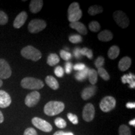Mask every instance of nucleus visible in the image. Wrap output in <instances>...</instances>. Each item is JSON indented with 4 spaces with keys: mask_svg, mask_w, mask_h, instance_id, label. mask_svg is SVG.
<instances>
[{
    "mask_svg": "<svg viewBox=\"0 0 135 135\" xmlns=\"http://www.w3.org/2000/svg\"><path fill=\"white\" fill-rule=\"evenodd\" d=\"M65 109V104L63 102L51 101L44 107V112L46 115L53 116L61 113Z\"/></svg>",
    "mask_w": 135,
    "mask_h": 135,
    "instance_id": "1",
    "label": "nucleus"
},
{
    "mask_svg": "<svg viewBox=\"0 0 135 135\" xmlns=\"http://www.w3.org/2000/svg\"><path fill=\"white\" fill-rule=\"evenodd\" d=\"M21 55L27 60H31L33 61H38L42 56L41 52L32 46H27L23 48L21 51Z\"/></svg>",
    "mask_w": 135,
    "mask_h": 135,
    "instance_id": "2",
    "label": "nucleus"
},
{
    "mask_svg": "<svg viewBox=\"0 0 135 135\" xmlns=\"http://www.w3.org/2000/svg\"><path fill=\"white\" fill-rule=\"evenodd\" d=\"M82 11L80 8V4L77 2H73L70 5L68 9V18L71 23L77 22L82 17Z\"/></svg>",
    "mask_w": 135,
    "mask_h": 135,
    "instance_id": "3",
    "label": "nucleus"
},
{
    "mask_svg": "<svg viewBox=\"0 0 135 135\" xmlns=\"http://www.w3.org/2000/svg\"><path fill=\"white\" fill-rule=\"evenodd\" d=\"M21 85L25 89H40L43 88L45 84L39 79L33 77H26L21 80Z\"/></svg>",
    "mask_w": 135,
    "mask_h": 135,
    "instance_id": "4",
    "label": "nucleus"
},
{
    "mask_svg": "<svg viewBox=\"0 0 135 135\" xmlns=\"http://www.w3.org/2000/svg\"><path fill=\"white\" fill-rule=\"evenodd\" d=\"M116 101L114 98L110 96L105 97L101 99L99 103V108L104 113H108L113 110L115 108Z\"/></svg>",
    "mask_w": 135,
    "mask_h": 135,
    "instance_id": "5",
    "label": "nucleus"
},
{
    "mask_svg": "<svg viewBox=\"0 0 135 135\" xmlns=\"http://www.w3.org/2000/svg\"><path fill=\"white\" fill-rule=\"evenodd\" d=\"M46 27V23L43 20L34 19L30 22L28 28L31 33H38Z\"/></svg>",
    "mask_w": 135,
    "mask_h": 135,
    "instance_id": "6",
    "label": "nucleus"
},
{
    "mask_svg": "<svg viewBox=\"0 0 135 135\" xmlns=\"http://www.w3.org/2000/svg\"><path fill=\"white\" fill-rule=\"evenodd\" d=\"M32 124H33L35 127L40 129L42 131L46 133H49L52 131L53 127H52L51 124L49 123L48 121L44 120L40 118L35 117L32 119L31 120Z\"/></svg>",
    "mask_w": 135,
    "mask_h": 135,
    "instance_id": "7",
    "label": "nucleus"
},
{
    "mask_svg": "<svg viewBox=\"0 0 135 135\" xmlns=\"http://www.w3.org/2000/svg\"><path fill=\"white\" fill-rule=\"evenodd\" d=\"M114 20L116 21L118 26L121 28H127L129 25V20L128 16L124 12L121 11H116L113 13Z\"/></svg>",
    "mask_w": 135,
    "mask_h": 135,
    "instance_id": "8",
    "label": "nucleus"
},
{
    "mask_svg": "<svg viewBox=\"0 0 135 135\" xmlns=\"http://www.w3.org/2000/svg\"><path fill=\"white\" fill-rule=\"evenodd\" d=\"M11 74V67L8 62L4 59L0 58V79L6 80L9 78Z\"/></svg>",
    "mask_w": 135,
    "mask_h": 135,
    "instance_id": "9",
    "label": "nucleus"
},
{
    "mask_svg": "<svg viewBox=\"0 0 135 135\" xmlns=\"http://www.w3.org/2000/svg\"><path fill=\"white\" fill-rule=\"evenodd\" d=\"M40 98H41V94L40 93L36 91H34L28 94L25 98V104L28 107H33L38 103L40 100Z\"/></svg>",
    "mask_w": 135,
    "mask_h": 135,
    "instance_id": "10",
    "label": "nucleus"
},
{
    "mask_svg": "<svg viewBox=\"0 0 135 135\" xmlns=\"http://www.w3.org/2000/svg\"><path fill=\"white\" fill-rule=\"evenodd\" d=\"M95 115V109L91 103H88L84 106L83 110L82 116L83 119L87 122H90L94 119Z\"/></svg>",
    "mask_w": 135,
    "mask_h": 135,
    "instance_id": "11",
    "label": "nucleus"
},
{
    "mask_svg": "<svg viewBox=\"0 0 135 135\" xmlns=\"http://www.w3.org/2000/svg\"><path fill=\"white\" fill-rule=\"evenodd\" d=\"M27 18H28V15L25 11H22L20 14H18L13 22L14 28L19 29L21 26H23L26 22Z\"/></svg>",
    "mask_w": 135,
    "mask_h": 135,
    "instance_id": "12",
    "label": "nucleus"
},
{
    "mask_svg": "<svg viewBox=\"0 0 135 135\" xmlns=\"http://www.w3.org/2000/svg\"><path fill=\"white\" fill-rule=\"evenodd\" d=\"M11 103V98L9 94L3 90H0V108H6Z\"/></svg>",
    "mask_w": 135,
    "mask_h": 135,
    "instance_id": "13",
    "label": "nucleus"
},
{
    "mask_svg": "<svg viewBox=\"0 0 135 135\" xmlns=\"http://www.w3.org/2000/svg\"><path fill=\"white\" fill-rule=\"evenodd\" d=\"M97 90V87L94 85L90 86L85 88L81 92V98L84 100H88L93 97L96 94Z\"/></svg>",
    "mask_w": 135,
    "mask_h": 135,
    "instance_id": "14",
    "label": "nucleus"
},
{
    "mask_svg": "<svg viewBox=\"0 0 135 135\" xmlns=\"http://www.w3.org/2000/svg\"><path fill=\"white\" fill-rule=\"evenodd\" d=\"M43 6L42 0H32L30 4V9L31 13H37L41 11Z\"/></svg>",
    "mask_w": 135,
    "mask_h": 135,
    "instance_id": "15",
    "label": "nucleus"
},
{
    "mask_svg": "<svg viewBox=\"0 0 135 135\" xmlns=\"http://www.w3.org/2000/svg\"><path fill=\"white\" fill-rule=\"evenodd\" d=\"M131 59L128 56L123 57L121 58L118 63V68L121 71H125L131 66Z\"/></svg>",
    "mask_w": 135,
    "mask_h": 135,
    "instance_id": "16",
    "label": "nucleus"
},
{
    "mask_svg": "<svg viewBox=\"0 0 135 135\" xmlns=\"http://www.w3.org/2000/svg\"><path fill=\"white\" fill-rule=\"evenodd\" d=\"M70 26L72 29H75L79 33L83 35H86L88 33L87 29L85 25L83 24L80 21L74 22V23H70Z\"/></svg>",
    "mask_w": 135,
    "mask_h": 135,
    "instance_id": "17",
    "label": "nucleus"
},
{
    "mask_svg": "<svg viewBox=\"0 0 135 135\" xmlns=\"http://www.w3.org/2000/svg\"><path fill=\"white\" fill-rule=\"evenodd\" d=\"M98 38L99 40L103 42H108L111 41L113 38V35L109 30H105L100 32L98 35Z\"/></svg>",
    "mask_w": 135,
    "mask_h": 135,
    "instance_id": "18",
    "label": "nucleus"
},
{
    "mask_svg": "<svg viewBox=\"0 0 135 135\" xmlns=\"http://www.w3.org/2000/svg\"><path fill=\"white\" fill-rule=\"evenodd\" d=\"M135 76L131 73L128 75H124L121 77V81L123 84L128 83L129 84L130 88H134L135 87Z\"/></svg>",
    "mask_w": 135,
    "mask_h": 135,
    "instance_id": "19",
    "label": "nucleus"
},
{
    "mask_svg": "<svg viewBox=\"0 0 135 135\" xmlns=\"http://www.w3.org/2000/svg\"><path fill=\"white\" fill-rule=\"evenodd\" d=\"M45 81H46L47 85L51 89H53V90H56L60 86L58 81L56 80L55 78L52 76H46V78H45Z\"/></svg>",
    "mask_w": 135,
    "mask_h": 135,
    "instance_id": "20",
    "label": "nucleus"
},
{
    "mask_svg": "<svg viewBox=\"0 0 135 135\" xmlns=\"http://www.w3.org/2000/svg\"><path fill=\"white\" fill-rule=\"evenodd\" d=\"M119 48L117 46H112L108 51V56L111 60H114L119 55Z\"/></svg>",
    "mask_w": 135,
    "mask_h": 135,
    "instance_id": "21",
    "label": "nucleus"
},
{
    "mask_svg": "<svg viewBox=\"0 0 135 135\" xmlns=\"http://www.w3.org/2000/svg\"><path fill=\"white\" fill-rule=\"evenodd\" d=\"M60 58L56 54L51 53L47 58V63L50 66H54L60 62Z\"/></svg>",
    "mask_w": 135,
    "mask_h": 135,
    "instance_id": "22",
    "label": "nucleus"
},
{
    "mask_svg": "<svg viewBox=\"0 0 135 135\" xmlns=\"http://www.w3.org/2000/svg\"><path fill=\"white\" fill-rule=\"evenodd\" d=\"M88 78L92 85H94L98 81V73L94 69H89Z\"/></svg>",
    "mask_w": 135,
    "mask_h": 135,
    "instance_id": "23",
    "label": "nucleus"
},
{
    "mask_svg": "<svg viewBox=\"0 0 135 135\" xmlns=\"http://www.w3.org/2000/svg\"><path fill=\"white\" fill-rule=\"evenodd\" d=\"M89 70V68H88V67H86L83 70L78 71V73H76L75 75V78L78 81H82L86 80L88 77V74Z\"/></svg>",
    "mask_w": 135,
    "mask_h": 135,
    "instance_id": "24",
    "label": "nucleus"
},
{
    "mask_svg": "<svg viewBox=\"0 0 135 135\" xmlns=\"http://www.w3.org/2000/svg\"><path fill=\"white\" fill-rule=\"evenodd\" d=\"M103 11V8L102 6L98 5H93L90 6L88 9V13L91 16H95L98 14H100Z\"/></svg>",
    "mask_w": 135,
    "mask_h": 135,
    "instance_id": "25",
    "label": "nucleus"
},
{
    "mask_svg": "<svg viewBox=\"0 0 135 135\" xmlns=\"http://www.w3.org/2000/svg\"><path fill=\"white\" fill-rule=\"evenodd\" d=\"M97 73L103 80L105 81H108L110 79L108 73L103 68H98Z\"/></svg>",
    "mask_w": 135,
    "mask_h": 135,
    "instance_id": "26",
    "label": "nucleus"
},
{
    "mask_svg": "<svg viewBox=\"0 0 135 135\" xmlns=\"http://www.w3.org/2000/svg\"><path fill=\"white\" fill-rule=\"evenodd\" d=\"M89 29L93 32L97 33V32L99 31L101 29L100 25H99V23L97 21H93L89 23Z\"/></svg>",
    "mask_w": 135,
    "mask_h": 135,
    "instance_id": "27",
    "label": "nucleus"
},
{
    "mask_svg": "<svg viewBox=\"0 0 135 135\" xmlns=\"http://www.w3.org/2000/svg\"><path fill=\"white\" fill-rule=\"evenodd\" d=\"M119 135H131L129 128L125 124H122L119 128Z\"/></svg>",
    "mask_w": 135,
    "mask_h": 135,
    "instance_id": "28",
    "label": "nucleus"
},
{
    "mask_svg": "<svg viewBox=\"0 0 135 135\" xmlns=\"http://www.w3.org/2000/svg\"><path fill=\"white\" fill-rule=\"evenodd\" d=\"M81 54L82 56H86L88 57V58L91 60L93 57V51L91 49H89L88 48H83L81 49Z\"/></svg>",
    "mask_w": 135,
    "mask_h": 135,
    "instance_id": "29",
    "label": "nucleus"
},
{
    "mask_svg": "<svg viewBox=\"0 0 135 135\" xmlns=\"http://www.w3.org/2000/svg\"><path fill=\"white\" fill-rule=\"evenodd\" d=\"M55 124L57 127L61 129L66 128V122L65 119L61 118H56L55 120Z\"/></svg>",
    "mask_w": 135,
    "mask_h": 135,
    "instance_id": "30",
    "label": "nucleus"
},
{
    "mask_svg": "<svg viewBox=\"0 0 135 135\" xmlns=\"http://www.w3.org/2000/svg\"><path fill=\"white\" fill-rule=\"evenodd\" d=\"M69 40L72 43H80L83 41V38L81 35H72L69 37Z\"/></svg>",
    "mask_w": 135,
    "mask_h": 135,
    "instance_id": "31",
    "label": "nucleus"
},
{
    "mask_svg": "<svg viewBox=\"0 0 135 135\" xmlns=\"http://www.w3.org/2000/svg\"><path fill=\"white\" fill-rule=\"evenodd\" d=\"M60 54L61 58L65 61L70 60L72 57V55L70 53V52H68L66 51L63 50L60 51Z\"/></svg>",
    "mask_w": 135,
    "mask_h": 135,
    "instance_id": "32",
    "label": "nucleus"
},
{
    "mask_svg": "<svg viewBox=\"0 0 135 135\" xmlns=\"http://www.w3.org/2000/svg\"><path fill=\"white\" fill-rule=\"evenodd\" d=\"M8 15L2 11H0V25H4L8 23Z\"/></svg>",
    "mask_w": 135,
    "mask_h": 135,
    "instance_id": "33",
    "label": "nucleus"
},
{
    "mask_svg": "<svg viewBox=\"0 0 135 135\" xmlns=\"http://www.w3.org/2000/svg\"><path fill=\"white\" fill-rule=\"evenodd\" d=\"M104 64V58L103 56H99L94 61V65L95 66L99 68H102Z\"/></svg>",
    "mask_w": 135,
    "mask_h": 135,
    "instance_id": "34",
    "label": "nucleus"
},
{
    "mask_svg": "<svg viewBox=\"0 0 135 135\" xmlns=\"http://www.w3.org/2000/svg\"><path fill=\"white\" fill-rule=\"evenodd\" d=\"M67 117L69 119V120H70L73 124H77L78 123V116L76 115V114L69 113L67 114Z\"/></svg>",
    "mask_w": 135,
    "mask_h": 135,
    "instance_id": "35",
    "label": "nucleus"
},
{
    "mask_svg": "<svg viewBox=\"0 0 135 135\" xmlns=\"http://www.w3.org/2000/svg\"><path fill=\"white\" fill-rule=\"evenodd\" d=\"M55 74L57 77L62 78L64 76V70L60 66H58L55 69Z\"/></svg>",
    "mask_w": 135,
    "mask_h": 135,
    "instance_id": "36",
    "label": "nucleus"
},
{
    "mask_svg": "<svg viewBox=\"0 0 135 135\" xmlns=\"http://www.w3.org/2000/svg\"><path fill=\"white\" fill-rule=\"evenodd\" d=\"M23 135H38L36 129L33 128H28L25 129Z\"/></svg>",
    "mask_w": 135,
    "mask_h": 135,
    "instance_id": "37",
    "label": "nucleus"
},
{
    "mask_svg": "<svg viewBox=\"0 0 135 135\" xmlns=\"http://www.w3.org/2000/svg\"><path fill=\"white\" fill-rule=\"evenodd\" d=\"M73 55L76 58L80 59L82 56L81 54V49L79 47H76L73 50Z\"/></svg>",
    "mask_w": 135,
    "mask_h": 135,
    "instance_id": "38",
    "label": "nucleus"
},
{
    "mask_svg": "<svg viewBox=\"0 0 135 135\" xmlns=\"http://www.w3.org/2000/svg\"><path fill=\"white\" fill-rule=\"evenodd\" d=\"M86 67V65L83 63H78V64H76L75 65H74L73 68L74 70L76 71H80L83 70Z\"/></svg>",
    "mask_w": 135,
    "mask_h": 135,
    "instance_id": "39",
    "label": "nucleus"
},
{
    "mask_svg": "<svg viewBox=\"0 0 135 135\" xmlns=\"http://www.w3.org/2000/svg\"><path fill=\"white\" fill-rule=\"evenodd\" d=\"M73 69V65L71 62H67L65 64V71L67 74H70Z\"/></svg>",
    "mask_w": 135,
    "mask_h": 135,
    "instance_id": "40",
    "label": "nucleus"
},
{
    "mask_svg": "<svg viewBox=\"0 0 135 135\" xmlns=\"http://www.w3.org/2000/svg\"><path fill=\"white\" fill-rule=\"evenodd\" d=\"M126 108H129V109L134 108H135V103H132V102L128 103L126 104Z\"/></svg>",
    "mask_w": 135,
    "mask_h": 135,
    "instance_id": "41",
    "label": "nucleus"
},
{
    "mask_svg": "<svg viewBox=\"0 0 135 135\" xmlns=\"http://www.w3.org/2000/svg\"><path fill=\"white\" fill-rule=\"evenodd\" d=\"M3 121H4V116H3L2 112L0 111V124L2 123Z\"/></svg>",
    "mask_w": 135,
    "mask_h": 135,
    "instance_id": "42",
    "label": "nucleus"
},
{
    "mask_svg": "<svg viewBox=\"0 0 135 135\" xmlns=\"http://www.w3.org/2000/svg\"><path fill=\"white\" fill-rule=\"evenodd\" d=\"M64 131H58L56 132H55L54 133L53 135H63L64 134Z\"/></svg>",
    "mask_w": 135,
    "mask_h": 135,
    "instance_id": "43",
    "label": "nucleus"
},
{
    "mask_svg": "<svg viewBox=\"0 0 135 135\" xmlns=\"http://www.w3.org/2000/svg\"><path fill=\"white\" fill-rule=\"evenodd\" d=\"M129 125H131V126H135V119H132V120H131L130 121H129Z\"/></svg>",
    "mask_w": 135,
    "mask_h": 135,
    "instance_id": "44",
    "label": "nucleus"
},
{
    "mask_svg": "<svg viewBox=\"0 0 135 135\" xmlns=\"http://www.w3.org/2000/svg\"><path fill=\"white\" fill-rule=\"evenodd\" d=\"M63 135H74V134L71 132H65Z\"/></svg>",
    "mask_w": 135,
    "mask_h": 135,
    "instance_id": "45",
    "label": "nucleus"
},
{
    "mask_svg": "<svg viewBox=\"0 0 135 135\" xmlns=\"http://www.w3.org/2000/svg\"><path fill=\"white\" fill-rule=\"evenodd\" d=\"M2 85H3V81H2V80L0 79V87L2 86Z\"/></svg>",
    "mask_w": 135,
    "mask_h": 135,
    "instance_id": "46",
    "label": "nucleus"
}]
</instances>
